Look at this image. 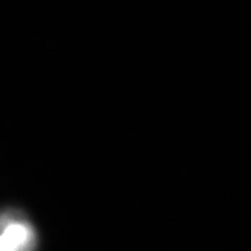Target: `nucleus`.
Wrapping results in <instances>:
<instances>
[{"mask_svg": "<svg viewBox=\"0 0 251 251\" xmlns=\"http://www.w3.org/2000/svg\"><path fill=\"white\" fill-rule=\"evenodd\" d=\"M28 232L23 226H9L0 237V251H13L18 249L27 240Z\"/></svg>", "mask_w": 251, "mask_h": 251, "instance_id": "nucleus-1", "label": "nucleus"}]
</instances>
